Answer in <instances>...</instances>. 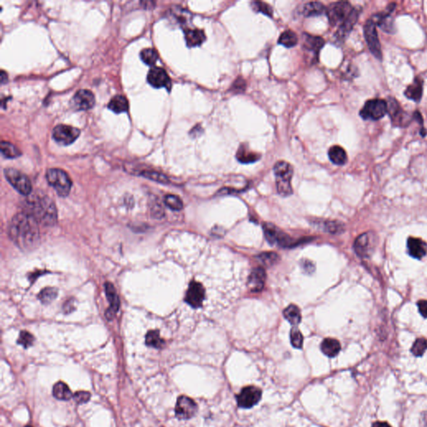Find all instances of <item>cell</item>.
<instances>
[{"label":"cell","instance_id":"5","mask_svg":"<svg viewBox=\"0 0 427 427\" xmlns=\"http://www.w3.org/2000/svg\"><path fill=\"white\" fill-rule=\"evenodd\" d=\"M4 175L9 184L23 196H29L32 192V184L27 175L18 171V169L7 168L4 169Z\"/></svg>","mask_w":427,"mask_h":427},{"label":"cell","instance_id":"14","mask_svg":"<svg viewBox=\"0 0 427 427\" xmlns=\"http://www.w3.org/2000/svg\"><path fill=\"white\" fill-rule=\"evenodd\" d=\"M205 288L199 282L192 281L189 285L185 301L193 308H199L205 300Z\"/></svg>","mask_w":427,"mask_h":427},{"label":"cell","instance_id":"48","mask_svg":"<svg viewBox=\"0 0 427 427\" xmlns=\"http://www.w3.org/2000/svg\"><path fill=\"white\" fill-rule=\"evenodd\" d=\"M419 312L423 317L427 318V300H421L418 302Z\"/></svg>","mask_w":427,"mask_h":427},{"label":"cell","instance_id":"20","mask_svg":"<svg viewBox=\"0 0 427 427\" xmlns=\"http://www.w3.org/2000/svg\"><path fill=\"white\" fill-rule=\"evenodd\" d=\"M184 39L188 47H197L205 41L206 36L205 32L199 29H186L184 30Z\"/></svg>","mask_w":427,"mask_h":427},{"label":"cell","instance_id":"35","mask_svg":"<svg viewBox=\"0 0 427 427\" xmlns=\"http://www.w3.org/2000/svg\"><path fill=\"white\" fill-rule=\"evenodd\" d=\"M140 58H141L143 62L146 64L147 66H153L155 63L157 62L159 54H158L156 49H154L153 48H147V49H144L140 52Z\"/></svg>","mask_w":427,"mask_h":427},{"label":"cell","instance_id":"38","mask_svg":"<svg viewBox=\"0 0 427 427\" xmlns=\"http://www.w3.org/2000/svg\"><path fill=\"white\" fill-rule=\"evenodd\" d=\"M140 175L146 177V178L149 179L151 181H156V182L162 183V184H168L169 182V179L166 175H163L161 173L156 172L154 170H144L142 172L140 173Z\"/></svg>","mask_w":427,"mask_h":427},{"label":"cell","instance_id":"1","mask_svg":"<svg viewBox=\"0 0 427 427\" xmlns=\"http://www.w3.org/2000/svg\"><path fill=\"white\" fill-rule=\"evenodd\" d=\"M9 234L19 249L32 250L39 245V222L25 211L17 214L9 225Z\"/></svg>","mask_w":427,"mask_h":427},{"label":"cell","instance_id":"19","mask_svg":"<svg viewBox=\"0 0 427 427\" xmlns=\"http://www.w3.org/2000/svg\"><path fill=\"white\" fill-rule=\"evenodd\" d=\"M359 15V11L357 9H354L350 16L347 18L346 20L339 26L338 30L335 34L336 39L338 40H344L346 38V36L349 34L351 30L353 29L354 25L357 22Z\"/></svg>","mask_w":427,"mask_h":427},{"label":"cell","instance_id":"44","mask_svg":"<svg viewBox=\"0 0 427 427\" xmlns=\"http://www.w3.org/2000/svg\"><path fill=\"white\" fill-rule=\"evenodd\" d=\"M33 340L34 338L30 333L27 332V331H21L18 339V343L22 346H24V348H29L33 345Z\"/></svg>","mask_w":427,"mask_h":427},{"label":"cell","instance_id":"12","mask_svg":"<svg viewBox=\"0 0 427 427\" xmlns=\"http://www.w3.org/2000/svg\"><path fill=\"white\" fill-rule=\"evenodd\" d=\"M197 405L191 398L181 395L175 406V415L180 420H189L197 412Z\"/></svg>","mask_w":427,"mask_h":427},{"label":"cell","instance_id":"23","mask_svg":"<svg viewBox=\"0 0 427 427\" xmlns=\"http://www.w3.org/2000/svg\"><path fill=\"white\" fill-rule=\"evenodd\" d=\"M423 94V81L420 78H415L411 84L407 87L405 91V96L409 99L419 102Z\"/></svg>","mask_w":427,"mask_h":427},{"label":"cell","instance_id":"33","mask_svg":"<svg viewBox=\"0 0 427 427\" xmlns=\"http://www.w3.org/2000/svg\"><path fill=\"white\" fill-rule=\"evenodd\" d=\"M278 43L286 48L294 47L298 43V37L292 30H285L279 36Z\"/></svg>","mask_w":427,"mask_h":427},{"label":"cell","instance_id":"47","mask_svg":"<svg viewBox=\"0 0 427 427\" xmlns=\"http://www.w3.org/2000/svg\"><path fill=\"white\" fill-rule=\"evenodd\" d=\"M246 81L245 80H242V79H238L236 80V81L234 82V84H233V88L232 89H235V91H243L246 89Z\"/></svg>","mask_w":427,"mask_h":427},{"label":"cell","instance_id":"39","mask_svg":"<svg viewBox=\"0 0 427 427\" xmlns=\"http://www.w3.org/2000/svg\"><path fill=\"white\" fill-rule=\"evenodd\" d=\"M164 203L172 211H181L183 209V202L177 196L168 195L164 198Z\"/></svg>","mask_w":427,"mask_h":427},{"label":"cell","instance_id":"13","mask_svg":"<svg viewBox=\"0 0 427 427\" xmlns=\"http://www.w3.org/2000/svg\"><path fill=\"white\" fill-rule=\"evenodd\" d=\"M147 81L155 89L166 88L169 90L171 88L170 78L166 71L160 67H152L149 69L147 75Z\"/></svg>","mask_w":427,"mask_h":427},{"label":"cell","instance_id":"11","mask_svg":"<svg viewBox=\"0 0 427 427\" xmlns=\"http://www.w3.org/2000/svg\"><path fill=\"white\" fill-rule=\"evenodd\" d=\"M262 392L261 389L255 386H246L242 389L238 394V407L244 409H249L255 406L261 400Z\"/></svg>","mask_w":427,"mask_h":427},{"label":"cell","instance_id":"28","mask_svg":"<svg viewBox=\"0 0 427 427\" xmlns=\"http://www.w3.org/2000/svg\"><path fill=\"white\" fill-rule=\"evenodd\" d=\"M108 108L115 114L123 113L129 110V102L124 95H115L111 99Z\"/></svg>","mask_w":427,"mask_h":427},{"label":"cell","instance_id":"40","mask_svg":"<svg viewBox=\"0 0 427 427\" xmlns=\"http://www.w3.org/2000/svg\"><path fill=\"white\" fill-rule=\"evenodd\" d=\"M290 336H291V345L295 348L301 349L303 346L304 338H303V335L301 332H300V329H298L296 327H292Z\"/></svg>","mask_w":427,"mask_h":427},{"label":"cell","instance_id":"22","mask_svg":"<svg viewBox=\"0 0 427 427\" xmlns=\"http://www.w3.org/2000/svg\"><path fill=\"white\" fill-rule=\"evenodd\" d=\"M325 45V40L319 36L312 35L308 33L303 34V47L308 51L317 55Z\"/></svg>","mask_w":427,"mask_h":427},{"label":"cell","instance_id":"8","mask_svg":"<svg viewBox=\"0 0 427 427\" xmlns=\"http://www.w3.org/2000/svg\"><path fill=\"white\" fill-rule=\"evenodd\" d=\"M376 26H377V24L373 19H369L366 21L365 26H364V35H365L369 49L371 50L372 54L378 60H381L382 52H381V48H380V41H379L377 27Z\"/></svg>","mask_w":427,"mask_h":427},{"label":"cell","instance_id":"2","mask_svg":"<svg viewBox=\"0 0 427 427\" xmlns=\"http://www.w3.org/2000/svg\"><path fill=\"white\" fill-rule=\"evenodd\" d=\"M27 213L35 218L39 224L53 226L58 219L56 206L53 200L46 196H34L27 201Z\"/></svg>","mask_w":427,"mask_h":427},{"label":"cell","instance_id":"21","mask_svg":"<svg viewBox=\"0 0 427 427\" xmlns=\"http://www.w3.org/2000/svg\"><path fill=\"white\" fill-rule=\"evenodd\" d=\"M407 247H408L410 255L414 258L421 259L427 255V244L420 239L409 238L408 241H407Z\"/></svg>","mask_w":427,"mask_h":427},{"label":"cell","instance_id":"42","mask_svg":"<svg viewBox=\"0 0 427 427\" xmlns=\"http://www.w3.org/2000/svg\"><path fill=\"white\" fill-rule=\"evenodd\" d=\"M252 8L255 12L262 13L269 17L273 16V9L269 4L264 3V2H260V1L253 2Z\"/></svg>","mask_w":427,"mask_h":427},{"label":"cell","instance_id":"37","mask_svg":"<svg viewBox=\"0 0 427 427\" xmlns=\"http://www.w3.org/2000/svg\"><path fill=\"white\" fill-rule=\"evenodd\" d=\"M57 295L58 290L56 288L47 287L39 293V299L43 304H49L56 298Z\"/></svg>","mask_w":427,"mask_h":427},{"label":"cell","instance_id":"36","mask_svg":"<svg viewBox=\"0 0 427 427\" xmlns=\"http://www.w3.org/2000/svg\"><path fill=\"white\" fill-rule=\"evenodd\" d=\"M146 343L148 346L154 347L156 349H160L164 344L163 340L160 338V333L158 330H150L147 333Z\"/></svg>","mask_w":427,"mask_h":427},{"label":"cell","instance_id":"52","mask_svg":"<svg viewBox=\"0 0 427 427\" xmlns=\"http://www.w3.org/2000/svg\"></svg>","mask_w":427,"mask_h":427},{"label":"cell","instance_id":"27","mask_svg":"<svg viewBox=\"0 0 427 427\" xmlns=\"http://www.w3.org/2000/svg\"><path fill=\"white\" fill-rule=\"evenodd\" d=\"M387 113L395 124L398 123L399 125H401V121H403L405 113H403L397 101L394 99H390V100L387 101Z\"/></svg>","mask_w":427,"mask_h":427},{"label":"cell","instance_id":"10","mask_svg":"<svg viewBox=\"0 0 427 427\" xmlns=\"http://www.w3.org/2000/svg\"><path fill=\"white\" fill-rule=\"evenodd\" d=\"M263 229L266 240L271 245L276 244L282 247H291L293 245H296L289 235L272 224H264Z\"/></svg>","mask_w":427,"mask_h":427},{"label":"cell","instance_id":"4","mask_svg":"<svg viewBox=\"0 0 427 427\" xmlns=\"http://www.w3.org/2000/svg\"><path fill=\"white\" fill-rule=\"evenodd\" d=\"M46 180L53 187L57 194L61 197L68 196L72 188V181L68 174L63 169H49L46 172Z\"/></svg>","mask_w":427,"mask_h":427},{"label":"cell","instance_id":"49","mask_svg":"<svg viewBox=\"0 0 427 427\" xmlns=\"http://www.w3.org/2000/svg\"><path fill=\"white\" fill-rule=\"evenodd\" d=\"M74 300H70L67 301V302L66 303V305H65V311H66V312H68H68H72V311L74 310V308H73V307H74Z\"/></svg>","mask_w":427,"mask_h":427},{"label":"cell","instance_id":"26","mask_svg":"<svg viewBox=\"0 0 427 427\" xmlns=\"http://www.w3.org/2000/svg\"><path fill=\"white\" fill-rule=\"evenodd\" d=\"M261 158V155L249 150L248 147L242 145L240 146V148L236 152V159H237L240 163L249 164L254 163L255 161H257Z\"/></svg>","mask_w":427,"mask_h":427},{"label":"cell","instance_id":"51","mask_svg":"<svg viewBox=\"0 0 427 427\" xmlns=\"http://www.w3.org/2000/svg\"><path fill=\"white\" fill-rule=\"evenodd\" d=\"M7 80H8V75H7L6 73L2 70L1 71V75H0V80H1V83L3 84V83H5L6 82Z\"/></svg>","mask_w":427,"mask_h":427},{"label":"cell","instance_id":"41","mask_svg":"<svg viewBox=\"0 0 427 427\" xmlns=\"http://www.w3.org/2000/svg\"><path fill=\"white\" fill-rule=\"evenodd\" d=\"M427 350V341L424 338L417 339L411 347V352L415 356H421Z\"/></svg>","mask_w":427,"mask_h":427},{"label":"cell","instance_id":"30","mask_svg":"<svg viewBox=\"0 0 427 427\" xmlns=\"http://www.w3.org/2000/svg\"><path fill=\"white\" fill-rule=\"evenodd\" d=\"M302 13L306 17L320 16L327 13V8L320 2H309L303 7Z\"/></svg>","mask_w":427,"mask_h":427},{"label":"cell","instance_id":"7","mask_svg":"<svg viewBox=\"0 0 427 427\" xmlns=\"http://www.w3.org/2000/svg\"><path fill=\"white\" fill-rule=\"evenodd\" d=\"M354 8L348 2H335L329 4L327 8V17L329 18V24L335 26L337 24H343L347 18L353 11Z\"/></svg>","mask_w":427,"mask_h":427},{"label":"cell","instance_id":"50","mask_svg":"<svg viewBox=\"0 0 427 427\" xmlns=\"http://www.w3.org/2000/svg\"><path fill=\"white\" fill-rule=\"evenodd\" d=\"M372 427H392L388 423H386V422H380V421H377L376 423H374L372 425Z\"/></svg>","mask_w":427,"mask_h":427},{"label":"cell","instance_id":"18","mask_svg":"<svg viewBox=\"0 0 427 427\" xmlns=\"http://www.w3.org/2000/svg\"><path fill=\"white\" fill-rule=\"evenodd\" d=\"M266 279V273L263 268H256L252 270L248 279V287L253 292H259L263 290Z\"/></svg>","mask_w":427,"mask_h":427},{"label":"cell","instance_id":"43","mask_svg":"<svg viewBox=\"0 0 427 427\" xmlns=\"http://www.w3.org/2000/svg\"><path fill=\"white\" fill-rule=\"evenodd\" d=\"M258 259L266 266H270L275 264L278 261L279 256L276 253L266 252L262 253L259 255Z\"/></svg>","mask_w":427,"mask_h":427},{"label":"cell","instance_id":"32","mask_svg":"<svg viewBox=\"0 0 427 427\" xmlns=\"http://www.w3.org/2000/svg\"><path fill=\"white\" fill-rule=\"evenodd\" d=\"M283 314H284V317L294 327L297 326L301 320V313H300V309L295 305H291V306H288L287 308H285V311L283 312Z\"/></svg>","mask_w":427,"mask_h":427},{"label":"cell","instance_id":"3","mask_svg":"<svg viewBox=\"0 0 427 427\" xmlns=\"http://www.w3.org/2000/svg\"><path fill=\"white\" fill-rule=\"evenodd\" d=\"M274 173L276 177V188L278 193L282 196H291L293 192L291 187L293 167L285 161H279L274 166Z\"/></svg>","mask_w":427,"mask_h":427},{"label":"cell","instance_id":"29","mask_svg":"<svg viewBox=\"0 0 427 427\" xmlns=\"http://www.w3.org/2000/svg\"><path fill=\"white\" fill-rule=\"evenodd\" d=\"M328 155L330 161L336 165H343L347 162L346 152L341 146H332L329 149Z\"/></svg>","mask_w":427,"mask_h":427},{"label":"cell","instance_id":"46","mask_svg":"<svg viewBox=\"0 0 427 427\" xmlns=\"http://www.w3.org/2000/svg\"><path fill=\"white\" fill-rule=\"evenodd\" d=\"M325 226H326L325 230H326L327 231L329 232V233L336 234V233H338L340 230H342V227H341V224H338L337 222H334V221H329V222L326 223V224H325Z\"/></svg>","mask_w":427,"mask_h":427},{"label":"cell","instance_id":"9","mask_svg":"<svg viewBox=\"0 0 427 427\" xmlns=\"http://www.w3.org/2000/svg\"><path fill=\"white\" fill-rule=\"evenodd\" d=\"M80 135V131L75 127L69 125H59L53 128V140L60 146H69L77 140Z\"/></svg>","mask_w":427,"mask_h":427},{"label":"cell","instance_id":"31","mask_svg":"<svg viewBox=\"0 0 427 427\" xmlns=\"http://www.w3.org/2000/svg\"><path fill=\"white\" fill-rule=\"evenodd\" d=\"M53 394L54 397L60 400H68L73 397L70 389L68 388L66 383L61 381L56 383L53 386Z\"/></svg>","mask_w":427,"mask_h":427},{"label":"cell","instance_id":"17","mask_svg":"<svg viewBox=\"0 0 427 427\" xmlns=\"http://www.w3.org/2000/svg\"><path fill=\"white\" fill-rule=\"evenodd\" d=\"M354 249L356 254L361 258H367L368 256H370L372 251V241L370 233L361 234L355 241Z\"/></svg>","mask_w":427,"mask_h":427},{"label":"cell","instance_id":"15","mask_svg":"<svg viewBox=\"0 0 427 427\" xmlns=\"http://www.w3.org/2000/svg\"><path fill=\"white\" fill-rule=\"evenodd\" d=\"M71 104L74 110H90L95 106V95L89 89H80L72 99Z\"/></svg>","mask_w":427,"mask_h":427},{"label":"cell","instance_id":"34","mask_svg":"<svg viewBox=\"0 0 427 427\" xmlns=\"http://www.w3.org/2000/svg\"><path fill=\"white\" fill-rule=\"evenodd\" d=\"M0 149L3 156L8 159H15L20 156L21 151L15 145L7 141H2L0 144Z\"/></svg>","mask_w":427,"mask_h":427},{"label":"cell","instance_id":"16","mask_svg":"<svg viewBox=\"0 0 427 427\" xmlns=\"http://www.w3.org/2000/svg\"><path fill=\"white\" fill-rule=\"evenodd\" d=\"M105 293H106L107 299L110 303V308L106 312V319L112 320L115 314L118 312L120 306L118 294L116 292L115 288L110 282H106L104 285Z\"/></svg>","mask_w":427,"mask_h":427},{"label":"cell","instance_id":"25","mask_svg":"<svg viewBox=\"0 0 427 427\" xmlns=\"http://www.w3.org/2000/svg\"><path fill=\"white\" fill-rule=\"evenodd\" d=\"M320 349L328 357H335L341 350V344L337 340L332 338L325 339L320 345Z\"/></svg>","mask_w":427,"mask_h":427},{"label":"cell","instance_id":"24","mask_svg":"<svg viewBox=\"0 0 427 427\" xmlns=\"http://www.w3.org/2000/svg\"><path fill=\"white\" fill-rule=\"evenodd\" d=\"M394 3L390 4L387 8V12L377 15V20H374L376 24H378L386 32H393V21L391 18V13L394 9Z\"/></svg>","mask_w":427,"mask_h":427},{"label":"cell","instance_id":"6","mask_svg":"<svg viewBox=\"0 0 427 427\" xmlns=\"http://www.w3.org/2000/svg\"><path fill=\"white\" fill-rule=\"evenodd\" d=\"M386 114L387 102L380 99L368 100L360 111V115L365 120H379Z\"/></svg>","mask_w":427,"mask_h":427},{"label":"cell","instance_id":"45","mask_svg":"<svg viewBox=\"0 0 427 427\" xmlns=\"http://www.w3.org/2000/svg\"><path fill=\"white\" fill-rule=\"evenodd\" d=\"M73 397L77 403H86L90 399V394L87 392H78L74 394Z\"/></svg>","mask_w":427,"mask_h":427}]
</instances>
